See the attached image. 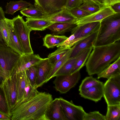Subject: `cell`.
Returning a JSON list of instances; mask_svg holds the SVG:
<instances>
[{"instance_id":"14","label":"cell","mask_w":120,"mask_h":120,"mask_svg":"<svg viewBox=\"0 0 120 120\" xmlns=\"http://www.w3.org/2000/svg\"><path fill=\"white\" fill-rule=\"evenodd\" d=\"M42 59L38 54H23L21 55L15 67L14 72L17 73L25 71L31 66L37 64Z\"/></svg>"},{"instance_id":"29","label":"cell","mask_w":120,"mask_h":120,"mask_svg":"<svg viewBox=\"0 0 120 120\" xmlns=\"http://www.w3.org/2000/svg\"><path fill=\"white\" fill-rule=\"evenodd\" d=\"M13 27L12 19L5 18L0 21V31L7 45L9 34Z\"/></svg>"},{"instance_id":"4","label":"cell","mask_w":120,"mask_h":120,"mask_svg":"<svg viewBox=\"0 0 120 120\" xmlns=\"http://www.w3.org/2000/svg\"><path fill=\"white\" fill-rule=\"evenodd\" d=\"M13 28L22 48L24 54L34 53L30 39L31 30L22 16L18 15L12 19Z\"/></svg>"},{"instance_id":"18","label":"cell","mask_w":120,"mask_h":120,"mask_svg":"<svg viewBox=\"0 0 120 120\" xmlns=\"http://www.w3.org/2000/svg\"><path fill=\"white\" fill-rule=\"evenodd\" d=\"M44 19L54 22L67 23L76 21L78 18L64 8L57 13Z\"/></svg>"},{"instance_id":"24","label":"cell","mask_w":120,"mask_h":120,"mask_svg":"<svg viewBox=\"0 0 120 120\" xmlns=\"http://www.w3.org/2000/svg\"><path fill=\"white\" fill-rule=\"evenodd\" d=\"M34 6L30 3L23 0L18 1H10L7 3L5 6V12L8 14L13 15L17 11L22 10L28 7Z\"/></svg>"},{"instance_id":"37","label":"cell","mask_w":120,"mask_h":120,"mask_svg":"<svg viewBox=\"0 0 120 120\" xmlns=\"http://www.w3.org/2000/svg\"><path fill=\"white\" fill-rule=\"evenodd\" d=\"M105 120V116L98 111H95L89 113L86 112L83 120Z\"/></svg>"},{"instance_id":"17","label":"cell","mask_w":120,"mask_h":120,"mask_svg":"<svg viewBox=\"0 0 120 120\" xmlns=\"http://www.w3.org/2000/svg\"><path fill=\"white\" fill-rule=\"evenodd\" d=\"M79 94L81 97L97 102L103 96V84L101 82L94 86L80 91Z\"/></svg>"},{"instance_id":"40","label":"cell","mask_w":120,"mask_h":120,"mask_svg":"<svg viewBox=\"0 0 120 120\" xmlns=\"http://www.w3.org/2000/svg\"><path fill=\"white\" fill-rule=\"evenodd\" d=\"M79 8L91 14L98 11L100 9L94 5L85 3H83Z\"/></svg>"},{"instance_id":"46","label":"cell","mask_w":120,"mask_h":120,"mask_svg":"<svg viewBox=\"0 0 120 120\" xmlns=\"http://www.w3.org/2000/svg\"><path fill=\"white\" fill-rule=\"evenodd\" d=\"M0 75L5 78L6 79L8 77L3 71L0 65Z\"/></svg>"},{"instance_id":"28","label":"cell","mask_w":120,"mask_h":120,"mask_svg":"<svg viewBox=\"0 0 120 120\" xmlns=\"http://www.w3.org/2000/svg\"><path fill=\"white\" fill-rule=\"evenodd\" d=\"M93 48L91 47L83 50L80 56L77 60L71 71L70 75L80 70L85 65L88 57Z\"/></svg>"},{"instance_id":"45","label":"cell","mask_w":120,"mask_h":120,"mask_svg":"<svg viewBox=\"0 0 120 120\" xmlns=\"http://www.w3.org/2000/svg\"><path fill=\"white\" fill-rule=\"evenodd\" d=\"M11 120L10 117L3 114L0 112V120Z\"/></svg>"},{"instance_id":"32","label":"cell","mask_w":120,"mask_h":120,"mask_svg":"<svg viewBox=\"0 0 120 120\" xmlns=\"http://www.w3.org/2000/svg\"><path fill=\"white\" fill-rule=\"evenodd\" d=\"M101 82L92 76L87 77L82 80L79 86V90L80 92L91 87L99 84Z\"/></svg>"},{"instance_id":"9","label":"cell","mask_w":120,"mask_h":120,"mask_svg":"<svg viewBox=\"0 0 120 120\" xmlns=\"http://www.w3.org/2000/svg\"><path fill=\"white\" fill-rule=\"evenodd\" d=\"M4 91L10 111L15 106L17 98L16 74L14 72L6 78L2 86Z\"/></svg>"},{"instance_id":"26","label":"cell","mask_w":120,"mask_h":120,"mask_svg":"<svg viewBox=\"0 0 120 120\" xmlns=\"http://www.w3.org/2000/svg\"><path fill=\"white\" fill-rule=\"evenodd\" d=\"M20 12L23 15L30 18L45 19L50 16L45 14L34 6L22 9L20 11Z\"/></svg>"},{"instance_id":"16","label":"cell","mask_w":120,"mask_h":120,"mask_svg":"<svg viewBox=\"0 0 120 120\" xmlns=\"http://www.w3.org/2000/svg\"><path fill=\"white\" fill-rule=\"evenodd\" d=\"M46 116L48 120H68L63 111L59 98L53 100L46 111Z\"/></svg>"},{"instance_id":"21","label":"cell","mask_w":120,"mask_h":120,"mask_svg":"<svg viewBox=\"0 0 120 120\" xmlns=\"http://www.w3.org/2000/svg\"><path fill=\"white\" fill-rule=\"evenodd\" d=\"M76 21L67 23L55 22L47 29L51 30L53 34H62L66 32L71 31L77 25Z\"/></svg>"},{"instance_id":"36","label":"cell","mask_w":120,"mask_h":120,"mask_svg":"<svg viewBox=\"0 0 120 120\" xmlns=\"http://www.w3.org/2000/svg\"><path fill=\"white\" fill-rule=\"evenodd\" d=\"M37 90V89L35 88L32 86L27 78L26 85L24 90L23 97L18 103L24 101L30 98L34 94Z\"/></svg>"},{"instance_id":"13","label":"cell","mask_w":120,"mask_h":120,"mask_svg":"<svg viewBox=\"0 0 120 120\" xmlns=\"http://www.w3.org/2000/svg\"><path fill=\"white\" fill-rule=\"evenodd\" d=\"M37 76L35 88L37 89L45 83L53 66L49 61L47 58L42 59L37 64Z\"/></svg>"},{"instance_id":"15","label":"cell","mask_w":120,"mask_h":120,"mask_svg":"<svg viewBox=\"0 0 120 120\" xmlns=\"http://www.w3.org/2000/svg\"><path fill=\"white\" fill-rule=\"evenodd\" d=\"M99 29L75 44L73 46V48L70 58L76 56L85 49L91 47H93L94 43L97 37Z\"/></svg>"},{"instance_id":"11","label":"cell","mask_w":120,"mask_h":120,"mask_svg":"<svg viewBox=\"0 0 120 120\" xmlns=\"http://www.w3.org/2000/svg\"><path fill=\"white\" fill-rule=\"evenodd\" d=\"M100 24V21H96L77 25L71 31V34H73L75 37L74 44L99 29Z\"/></svg>"},{"instance_id":"3","label":"cell","mask_w":120,"mask_h":120,"mask_svg":"<svg viewBox=\"0 0 120 120\" xmlns=\"http://www.w3.org/2000/svg\"><path fill=\"white\" fill-rule=\"evenodd\" d=\"M120 40V12L109 16L100 21L94 47L112 44Z\"/></svg>"},{"instance_id":"8","label":"cell","mask_w":120,"mask_h":120,"mask_svg":"<svg viewBox=\"0 0 120 120\" xmlns=\"http://www.w3.org/2000/svg\"><path fill=\"white\" fill-rule=\"evenodd\" d=\"M34 6L49 16L54 15L65 8L68 0H34Z\"/></svg>"},{"instance_id":"10","label":"cell","mask_w":120,"mask_h":120,"mask_svg":"<svg viewBox=\"0 0 120 120\" xmlns=\"http://www.w3.org/2000/svg\"><path fill=\"white\" fill-rule=\"evenodd\" d=\"M63 112L68 120H83L86 113L83 107L74 104L61 97L59 98Z\"/></svg>"},{"instance_id":"23","label":"cell","mask_w":120,"mask_h":120,"mask_svg":"<svg viewBox=\"0 0 120 120\" xmlns=\"http://www.w3.org/2000/svg\"><path fill=\"white\" fill-rule=\"evenodd\" d=\"M68 38L64 35L47 34L43 39V46L48 49L53 48L62 43Z\"/></svg>"},{"instance_id":"44","label":"cell","mask_w":120,"mask_h":120,"mask_svg":"<svg viewBox=\"0 0 120 120\" xmlns=\"http://www.w3.org/2000/svg\"><path fill=\"white\" fill-rule=\"evenodd\" d=\"M110 6L112 10L116 13L120 12V3H115Z\"/></svg>"},{"instance_id":"20","label":"cell","mask_w":120,"mask_h":120,"mask_svg":"<svg viewBox=\"0 0 120 120\" xmlns=\"http://www.w3.org/2000/svg\"><path fill=\"white\" fill-rule=\"evenodd\" d=\"M97 78H105L108 79L112 77L120 75V57L110 64L100 73Z\"/></svg>"},{"instance_id":"22","label":"cell","mask_w":120,"mask_h":120,"mask_svg":"<svg viewBox=\"0 0 120 120\" xmlns=\"http://www.w3.org/2000/svg\"><path fill=\"white\" fill-rule=\"evenodd\" d=\"M16 74L17 91L16 104L23 97L24 90L26 85L27 77L25 71L16 73Z\"/></svg>"},{"instance_id":"34","label":"cell","mask_w":120,"mask_h":120,"mask_svg":"<svg viewBox=\"0 0 120 120\" xmlns=\"http://www.w3.org/2000/svg\"><path fill=\"white\" fill-rule=\"evenodd\" d=\"M68 50L57 48L55 51L49 55L47 58L49 61L53 66L65 55Z\"/></svg>"},{"instance_id":"41","label":"cell","mask_w":120,"mask_h":120,"mask_svg":"<svg viewBox=\"0 0 120 120\" xmlns=\"http://www.w3.org/2000/svg\"><path fill=\"white\" fill-rule=\"evenodd\" d=\"M83 3L91 4L100 8L105 6L104 0H82Z\"/></svg>"},{"instance_id":"35","label":"cell","mask_w":120,"mask_h":120,"mask_svg":"<svg viewBox=\"0 0 120 120\" xmlns=\"http://www.w3.org/2000/svg\"><path fill=\"white\" fill-rule=\"evenodd\" d=\"M26 75L32 86L35 88L37 76V64L30 67L25 71Z\"/></svg>"},{"instance_id":"25","label":"cell","mask_w":120,"mask_h":120,"mask_svg":"<svg viewBox=\"0 0 120 120\" xmlns=\"http://www.w3.org/2000/svg\"><path fill=\"white\" fill-rule=\"evenodd\" d=\"M7 46L21 55L24 54L20 43L13 27L9 34Z\"/></svg>"},{"instance_id":"39","label":"cell","mask_w":120,"mask_h":120,"mask_svg":"<svg viewBox=\"0 0 120 120\" xmlns=\"http://www.w3.org/2000/svg\"><path fill=\"white\" fill-rule=\"evenodd\" d=\"M69 11L71 13L78 18L84 17L91 14L90 12L80 9L79 8Z\"/></svg>"},{"instance_id":"27","label":"cell","mask_w":120,"mask_h":120,"mask_svg":"<svg viewBox=\"0 0 120 120\" xmlns=\"http://www.w3.org/2000/svg\"><path fill=\"white\" fill-rule=\"evenodd\" d=\"M81 52L75 57L69 58L56 73L54 77L59 75H70L75 63L80 56Z\"/></svg>"},{"instance_id":"30","label":"cell","mask_w":120,"mask_h":120,"mask_svg":"<svg viewBox=\"0 0 120 120\" xmlns=\"http://www.w3.org/2000/svg\"><path fill=\"white\" fill-rule=\"evenodd\" d=\"M73 48V46L68 49L65 55L53 66L51 71L46 80L45 83L54 77L56 73L69 58Z\"/></svg>"},{"instance_id":"33","label":"cell","mask_w":120,"mask_h":120,"mask_svg":"<svg viewBox=\"0 0 120 120\" xmlns=\"http://www.w3.org/2000/svg\"><path fill=\"white\" fill-rule=\"evenodd\" d=\"M0 112L11 118L10 111L6 97L2 87L0 86Z\"/></svg>"},{"instance_id":"12","label":"cell","mask_w":120,"mask_h":120,"mask_svg":"<svg viewBox=\"0 0 120 120\" xmlns=\"http://www.w3.org/2000/svg\"><path fill=\"white\" fill-rule=\"evenodd\" d=\"M116 13L110 6H105L88 15L78 18L76 23L77 25H80L90 22L101 21L105 18Z\"/></svg>"},{"instance_id":"47","label":"cell","mask_w":120,"mask_h":120,"mask_svg":"<svg viewBox=\"0 0 120 120\" xmlns=\"http://www.w3.org/2000/svg\"><path fill=\"white\" fill-rule=\"evenodd\" d=\"M6 79L0 75V86L2 87L3 84Z\"/></svg>"},{"instance_id":"1","label":"cell","mask_w":120,"mask_h":120,"mask_svg":"<svg viewBox=\"0 0 120 120\" xmlns=\"http://www.w3.org/2000/svg\"><path fill=\"white\" fill-rule=\"evenodd\" d=\"M53 100L49 93L36 90L30 98L18 103L10 112L12 120H48L47 109Z\"/></svg>"},{"instance_id":"2","label":"cell","mask_w":120,"mask_h":120,"mask_svg":"<svg viewBox=\"0 0 120 120\" xmlns=\"http://www.w3.org/2000/svg\"><path fill=\"white\" fill-rule=\"evenodd\" d=\"M92 49L85 64L86 71L89 75L99 74L120 57V41L94 46Z\"/></svg>"},{"instance_id":"5","label":"cell","mask_w":120,"mask_h":120,"mask_svg":"<svg viewBox=\"0 0 120 120\" xmlns=\"http://www.w3.org/2000/svg\"><path fill=\"white\" fill-rule=\"evenodd\" d=\"M103 97L107 105H120V75L110 78L103 84Z\"/></svg>"},{"instance_id":"6","label":"cell","mask_w":120,"mask_h":120,"mask_svg":"<svg viewBox=\"0 0 120 120\" xmlns=\"http://www.w3.org/2000/svg\"><path fill=\"white\" fill-rule=\"evenodd\" d=\"M21 56L9 47L0 46V65L8 77L14 72Z\"/></svg>"},{"instance_id":"31","label":"cell","mask_w":120,"mask_h":120,"mask_svg":"<svg viewBox=\"0 0 120 120\" xmlns=\"http://www.w3.org/2000/svg\"><path fill=\"white\" fill-rule=\"evenodd\" d=\"M105 120H120V105H108Z\"/></svg>"},{"instance_id":"19","label":"cell","mask_w":120,"mask_h":120,"mask_svg":"<svg viewBox=\"0 0 120 120\" xmlns=\"http://www.w3.org/2000/svg\"><path fill=\"white\" fill-rule=\"evenodd\" d=\"M26 19V23L31 31L44 30L55 23L44 19L27 18Z\"/></svg>"},{"instance_id":"7","label":"cell","mask_w":120,"mask_h":120,"mask_svg":"<svg viewBox=\"0 0 120 120\" xmlns=\"http://www.w3.org/2000/svg\"><path fill=\"white\" fill-rule=\"evenodd\" d=\"M53 83L54 88L60 93L65 94L74 87L80 79L81 75L79 71L69 75L57 76Z\"/></svg>"},{"instance_id":"38","label":"cell","mask_w":120,"mask_h":120,"mask_svg":"<svg viewBox=\"0 0 120 120\" xmlns=\"http://www.w3.org/2000/svg\"><path fill=\"white\" fill-rule=\"evenodd\" d=\"M83 3L82 0H68L64 8L70 10L78 8Z\"/></svg>"},{"instance_id":"42","label":"cell","mask_w":120,"mask_h":120,"mask_svg":"<svg viewBox=\"0 0 120 120\" xmlns=\"http://www.w3.org/2000/svg\"><path fill=\"white\" fill-rule=\"evenodd\" d=\"M5 18L4 12L2 8L0 6V21ZM0 46H7V44L4 41L0 31Z\"/></svg>"},{"instance_id":"43","label":"cell","mask_w":120,"mask_h":120,"mask_svg":"<svg viewBox=\"0 0 120 120\" xmlns=\"http://www.w3.org/2000/svg\"><path fill=\"white\" fill-rule=\"evenodd\" d=\"M105 6H110L115 3H120V0H104Z\"/></svg>"}]
</instances>
